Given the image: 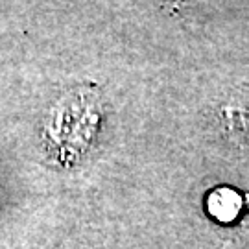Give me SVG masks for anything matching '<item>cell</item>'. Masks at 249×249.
Listing matches in <instances>:
<instances>
[{
  "label": "cell",
  "instance_id": "cell-1",
  "mask_svg": "<svg viewBox=\"0 0 249 249\" xmlns=\"http://www.w3.org/2000/svg\"><path fill=\"white\" fill-rule=\"evenodd\" d=\"M222 118L231 137L249 144V96L244 92L231 96L229 104L223 107Z\"/></svg>",
  "mask_w": 249,
  "mask_h": 249
},
{
  "label": "cell",
  "instance_id": "cell-2",
  "mask_svg": "<svg viewBox=\"0 0 249 249\" xmlns=\"http://www.w3.org/2000/svg\"><path fill=\"white\" fill-rule=\"evenodd\" d=\"M238 196L232 190H218L211 196V213L220 220H232L238 213Z\"/></svg>",
  "mask_w": 249,
  "mask_h": 249
}]
</instances>
